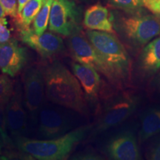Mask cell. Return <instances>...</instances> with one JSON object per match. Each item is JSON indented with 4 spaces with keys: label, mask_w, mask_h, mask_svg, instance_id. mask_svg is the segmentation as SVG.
I'll list each match as a JSON object with an SVG mask.
<instances>
[{
    "label": "cell",
    "mask_w": 160,
    "mask_h": 160,
    "mask_svg": "<svg viewBox=\"0 0 160 160\" xmlns=\"http://www.w3.org/2000/svg\"><path fill=\"white\" fill-rule=\"evenodd\" d=\"M47 97L52 102L79 113L86 111L85 96L81 84L60 62H54L43 71Z\"/></svg>",
    "instance_id": "cell-1"
},
{
    "label": "cell",
    "mask_w": 160,
    "mask_h": 160,
    "mask_svg": "<svg viewBox=\"0 0 160 160\" xmlns=\"http://www.w3.org/2000/svg\"><path fill=\"white\" fill-rule=\"evenodd\" d=\"M91 126L76 128L61 137L49 140L16 137L15 145L22 153L38 160H62L68 157L73 148L85 138Z\"/></svg>",
    "instance_id": "cell-2"
},
{
    "label": "cell",
    "mask_w": 160,
    "mask_h": 160,
    "mask_svg": "<svg viewBox=\"0 0 160 160\" xmlns=\"http://www.w3.org/2000/svg\"><path fill=\"white\" fill-rule=\"evenodd\" d=\"M86 36L111 68L118 82L128 79L131 75V59L114 33L88 30Z\"/></svg>",
    "instance_id": "cell-3"
},
{
    "label": "cell",
    "mask_w": 160,
    "mask_h": 160,
    "mask_svg": "<svg viewBox=\"0 0 160 160\" xmlns=\"http://www.w3.org/2000/svg\"><path fill=\"white\" fill-rule=\"evenodd\" d=\"M141 11L121 18L119 28L125 39L135 48L144 47L160 34V18Z\"/></svg>",
    "instance_id": "cell-4"
},
{
    "label": "cell",
    "mask_w": 160,
    "mask_h": 160,
    "mask_svg": "<svg viewBox=\"0 0 160 160\" xmlns=\"http://www.w3.org/2000/svg\"><path fill=\"white\" fill-rule=\"evenodd\" d=\"M82 10L73 0H54L49 19V30L57 34L70 37L80 31Z\"/></svg>",
    "instance_id": "cell-5"
},
{
    "label": "cell",
    "mask_w": 160,
    "mask_h": 160,
    "mask_svg": "<svg viewBox=\"0 0 160 160\" xmlns=\"http://www.w3.org/2000/svg\"><path fill=\"white\" fill-rule=\"evenodd\" d=\"M68 43L72 57L76 62L91 66L98 72L102 73L112 82H119L111 68L89 39L81 33V31L70 36Z\"/></svg>",
    "instance_id": "cell-6"
},
{
    "label": "cell",
    "mask_w": 160,
    "mask_h": 160,
    "mask_svg": "<svg viewBox=\"0 0 160 160\" xmlns=\"http://www.w3.org/2000/svg\"><path fill=\"white\" fill-rule=\"evenodd\" d=\"M138 105L139 99L127 93L112 99L106 105L97 121L94 133H100L122 124L133 114Z\"/></svg>",
    "instance_id": "cell-7"
},
{
    "label": "cell",
    "mask_w": 160,
    "mask_h": 160,
    "mask_svg": "<svg viewBox=\"0 0 160 160\" xmlns=\"http://www.w3.org/2000/svg\"><path fill=\"white\" fill-rule=\"evenodd\" d=\"M24 93L26 108L36 118L42 109L45 99V82L44 73L37 66H31L24 74Z\"/></svg>",
    "instance_id": "cell-8"
},
{
    "label": "cell",
    "mask_w": 160,
    "mask_h": 160,
    "mask_svg": "<svg viewBox=\"0 0 160 160\" xmlns=\"http://www.w3.org/2000/svg\"><path fill=\"white\" fill-rule=\"evenodd\" d=\"M20 39L45 59H49L65 51V45L62 38L51 32L37 34L31 28L19 31Z\"/></svg>",
    "instance_id": "cell-9"
},
{
    "label": "cell",
    "mask_w": 160,
    "mask_h": 160,
    "mask_svg": "<svg viewBox=\"0 0 160 160\" xmlns=\"http://www.w3.org/2000/svg\"><path fill=\"white\" fill-rule=\"evenodd\" d=\"M27 60V49L16 39L0 43V70L3 73L14 77L25 67Z\"/></svg>",
    "instance_id": "cell-10"
},
{
    "label": "cell",
    "mask_w": 160,
    "mask_h": 160,
    "mask_svg": "<svg viewBox=\"0 0 160 160\" xmlns=\"http://www.w3.org/2000/svg\"><path fill=\"white\" fill-rule=\"evenodd\" d=\"M8 131L16 137H21L27 131V113L23 107L21 88L17 87L5 108Z\"/></svg>",
    "instance_id": "cell-11"
},
{
    "label": "cell",
    "mask_w": 160,
    "mask_h": 160,
    "mask_svg": "<svg viewBox=\"0 0 160 160\" xmlns=\"http://www.w3.org/2000/svg\"><path fill=\"white\" fill-rule=\"evenodd\" d=\"M70 129L68 118L53 108H42L39 113V131L46 139L61 137Z\"/></svg>",
    "instance_id": "cell-12"
},
{
    "label": "cell",
    "mask_w": 160,
    "mask_h": 160,
    "mask_svg": "<svg viewBox=\"0 0 160 160\" xmlns=\"http://www.w3.org/2000/svg\"><path fill=\"white\" fill-rule=\"evenodd\" d=\"M106 152L111 159L115 160L141 159L137 139L130 132H125L112 138L108 143Z\"/></svg>",
    "instance_id": "cell-13"
},
{
    "label": "cell",
    "mask_w": 160,
    "mask_h": 160,
    "mask_svg": "<svg viewBox=\"0 0 160 160\" xmlns=\"http://www.w3.org/2000/svg\"><path fill=\"white\" fill-rule=\"evenodd\" d=\"M71 69L82 88L85 98L93 102L99 97L101 87V78L99 72L91 66L74 62Z\"/></svg>",
    "instance_id": "cell-14"
},
{
    "label": "cell",
    "mask_w": 160,
    "mask_h": 160,
    "mask_svg": "<svg viewBox=\"0 0 160 160\" xmlns=\"http://www.w3.org/2000/svg\"><path fill=\"white\" fill-rule=\"evenodd\" d=\"M83 24L89 30L115 33L108 10L100 4L92 5L86 10Z\"/></svg>",
    "instance_id": "cell-15"
},
{
    "label": "cell",
    "mask_w": 160,
    "mask_h": 160,
    "mask_svg": "<svg viewBox=\"0 0 160 160\" xmlns=\"http://www.w3.org/2000/svg\"><path fill=\"white\" fill-rule=\"evenodd\" d=\"M139 69L150 77L160 70V36L149 42L141 52L139 59Z\"/></svg>",
    "instance_id": "cell-16"
},
{
    "label": "cell",
    "mask_w": 160,
    "mask_h": 160,
    "mask_svg": "<svg viewBox=\"0 0 160 160\" xmlns=\"http://www.w3.org/2000/svg\"><path fill=\"white\" fill-rule=\"evenodd\" d=\"M160 133V107L149 108L140 117L139 139L146 141Z\"/></svg>",
    "instance_id": "cell-17"
},
{
    "label": "cell",
    "mask_w": 160,
    "mask_h": 160,
    "mask_svg": "<svg viewBox=\"0 0 160 160\" xmlns=\"http://www.w3.org/2000/svg\"><path fill=\"white\" fill-rule=\"evenodd\" d=\"M46 0H31L26 3L18 13L16 19L18 27L21 29L29 28Z\"/></svg>",
    "instance_id": "cell-18"
},
{
    "label": "cell",
    "mask_w": 160,
    "mask_h": 160,
    "mask_svg": "<svg viewBox=\"0 0 160 160\" xmlns=\"http://www.w3.org/2000/svg\"><path fill=\"white\" fill-rule=\"evenodd\" d=\"M54 0H46L41 10L33 20V29L37 34H42L45 33L49 25L50 14L52 5Z\"/></svg>",
    "instance_id": "cell-19"
},
{
    "label": "cell",
    "mask_w": 160,
    "mask_h": 160,
    "mask_svg": "<svg viewBox=\"0 0 160 160\" xmlns=\"http://www.w3.org/2000/svg\"><path fill=\"white\" fill-rule=\"evenodd\" d=\"M113 7L121 9L128 13H135L142 11L144 6L143 0H108Z\"/></svg>",
    "instance_id": "cell-20"
},
{
    "label": "cell",
    "mask_w": 160,
    "mask_h": 160,
    "mask_svg": "<svg viewBox=\"0 0 160 160\" xmlns=\"http://www.w3.org/2000/svg\"><path fill=\"white\" fill-rule=\"evenodd\" d=\"M13 91V83L9 76L5 73L0 75V105H7Z\"/></svg>",
    "instance_id": "cell-21"
},
{
    "label": "cell",
    "mask_w": 160,
    "mask_h": 160,
    "mask_svg": "<svg viewBox=\"0 0 160 160\" xmlns=\"http://www.w3.org/2000/svg\"><path fill=\"white\" fill-rule=\"evenodd\" d=\"M6 105H0V135L4 143L11 144V140L8 134L7 124L5 117Z\"/></svg>",
    "instance_id": "cell-22"
},
{
    "label": "cell",
    "mask_w": 160,
    "mask_h": 160,
    "mask_svg": "<svg viewBox=\"0 0 160 160\" xmlns=\"http://www.w3.org/2000/svg\"><path fill=\"white\" fill-rule=\"evenodd\" d=\"M2 6L6 16L16 18L18 14V0H0Z\"/></svg>",
    "instance_id": "cell-23"
},
{
    "label": "cell",
    "mask_w": 160,
    "mask_h": 160,
    "mask_svg": "<svg viewBox=\"0 0 160 160\" xmlns=\"http://www.w3.org/2000/svg\"><path fill=\"white\" fill-rule=\"evenodd\" d=\"M11 37V31L8 26L7 19L5 17L0 18V43L8 42Z\"/></svg>",
    "instance_id": "cell-24"
},
{
    "label": "cell",
    "mask_w": 160,
    "mask_h": 160,
    "mask_svg": "<svg viewBox=\"0 0 160 160\" xmlns=\"http://www.w3.org/2000/svg\"><path fill=\"white\" fill-rule=\"evenodd\" d=\"M144 6L152 13L160 15V0H143Z\"/></svg>",
    "instance_id": "cell-25"
},
{
    "label": "cell",
    "mask_w": 160,
    "mask_h": 160,
    "mask_svg": "<svg viewBox=\"0 0 160 160\" xmlns=\"http://www.w3.org/2000/svg\"><path fill=\"white\" fill-rule=\"evenodd\" d=\"M148 157L149 159L160 160V141H158L152 146Z\"/></svg>",
    "instance_id": "cell-26"
},
{
    "label": "cell",
    "mask_w": 160,
    "mask_h": 160,
    "mask_svg": "<svg viewBox=\"0 0 160 160\" xmlns=\"http://www.w3.org/2000/svg\"><path fill=\"white\" fill-rule=\"evenodd\" d=\"M76 159H98L99 157L97 155L93 154V153H84V154H80L76 158Z\"/></svg>",
    "instance_id": "cell-27"
},
{
    "label": "cell",
    "mask_w": 160,
    "mask_h": 160,
    "mask_svg": "<svg viewBox=\"0 0 160 160\" xmlns=\"http://www.w3.org/2000/svg\"><path fill=\"white\" fill-rule=\"evenodd\" d=\"M153 86L156 89L160 91V70L157 72V75L156 76L154 82H153Z\"/></svg>",
    "instance_id": "cell-28"
},
{
    "label": "cell",
    "mask_w": 160,
    "mask_h": 160,
    "mask_svg": "<svg viewBox=\"0 0 160 160\" xmlns=\"http://www.w3.org/2000/svg\"><path fill=\"white\" fill-rule=\"evenodd\" d=\"M29 1H31V0H18V13L22 10L25 4L28 2Z\"/></svg>",
    "instance_id": "cell-29"
},
{
    "label": "cell",
    "mask_w": 160,
    "mask_h": 160,
    "mask_svg": "<svg viewBox=\"0 0 160 160\" xmlns=\"http://www.w3.org/2000/svg\"><path fill=\"white\" fill-rule=\"evenodd\" d=\"M5 11H4V10L2 8V6L0 5V18H2V17H5Z\"/></svg>",
    "instance_id": "cell-30"
},
{
    "label": "cell",
    "mask_w": 160,
    "mask_h": 160,
    "mask_svg": "<svg viewBox=\"0 0 160 160\" xmlns=\"http://www.w3.org/2000/svg\"><path fill=\"white\" fill-rule=\"evenodd\" d=\"M2 139L1 135H0V153L2 152Z\"/></svg>",
    "instance_id": "cell-31"
},
{
    "label": "cell",
    "mask_w": 160,
    "mask_h": 160,
    "mask_svg": "<svg viewBox=\"0 0 160 160\" xmlns=\"http://www.w3.org/2000/svg\"><path fill=\"white\" fill-rule=\"evenodd\" d=\"M82 1H87V0H82Z\"/></svg>",
    "instance_id": "cell-32"
}]
</instances>
